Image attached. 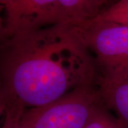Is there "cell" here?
<instances>
[{"mask_svg": "<svg viewBox=\"0 0 128 128\" xmlns=\"http://www.w3.org/2000/svg\"><path fill=\"white\" fill-rule=\"evenodd\" d=\"M8 102H9L8 98L5 94L0 82V118L2 116V114H5Z\"/></svg>", "mask_w": 128, "mask_h": 128, "instance_id": "30bf717a", "label": "cell"}, {"mask_svg": "<svg viewBox=\"0 0 128 128\" xmlns=\"http://www.w3.org/2000/svg\"><path fill=\"white\" fill-rule=\"evenodd\" d=\"M102 100L108 109L128 127V78L114 82L97 83Z\"/></svg>", "mask_w": 128, "mask_h": 128, "instance_id": "5b68a950", "label": "cell"}, {"mask_svg": "<svg viewBox=\"0 0 128 128\" xmlns=\"http://www.w3.org/2000/svg\"><path fill=\"white\" fill-rule=\"evenodd\" d=\"M102 105L98 85H88L48 105L25 109L21 121L29 128H85Z\"/></svg>", "mask_w": 128, "mask_h": 128, "instance_id": "3957f363", "label": "cell"}, {"mask_svg": "<svg viewBox=\"0 0 128 128\" xmlns=\"http://www.w3.org/2000/svg\"><path fill=\"white\" fill-rule=\"evenodd\" d=\"M94 19L121 24L128 27V2L121 0L109 6Z\"/></svg>", "mask_w": 128, "mask_h": 128, "instance_id": "8992f818", "label": "cell"}, {"mask_svg": "<svg viewBox=\"0 0 128 128\" xmlns=\"http://www.w3.org/2000/svg\"><path fill=\"white\" fill-rule=\"evenodd\" d=\"M4 6L0 3V44L8 37V33L5 25V19L3 16Z\"/></svg>", "mask_w": 128, "mask_h": 128, "instance_id": "9c48e42d", "label": "cell"}, {"mask_svg": "<svg viewBox=\"0 0 128 128\" xmlns=\"http://www.w3.org/2000/svg\"><path fill=\"white\" fill-rule=\"evenodd\" d=\"M108 110L105 105L100 107L92 116L85 128H107L112 116Z\"/></svg>", "mask_w": 128, "mask_h": 128, "instance_id": "ba28073f", "label": "cell"}, {"mask_svg": "<svg viewBox=\"0 0 128 128\" xmlns=\"http://www.w3.org/2000/svg\"><path fill=\"white\" fill-rule=\"evenodd\" d=\"M90 51L69 26L12 34L0 44V82L25 109L48 105L74 89L97 85Z\"/></svg>", "mask_w": 128, "mask_h": 128, "instance_id": "6da1fadb", "label": "cell"}, {"mask_svg": "<svg viewBox=\"0 0 128 128\" xmlns=\"http://www.w3.org/2000/svg\"><path fill=\"white\" fill-rule=\"evenodd\" d=\"M70 27L92 56L98 82H114L128 78V27L96 19Z\"/></svg>", "mask_w": 128, "mask_h": 128, "instance_id": "7a4b0ae2", "label": "cell"}, {"mask_svg": "<svg viewBox=\"0 0 128 128\" xmlns=\"http://www.w3.org/2000/svg\"><path fill=\"white\" fill-rule=\"evenodd\" d=\"M25 108L18 101L10 100L5 112L4 122L0 128H14L22 118Z\"/></svg>", "mask_w": 128, "mask_h": 128, "instance_id": "52a82bcc", "label": "cell"}, {"mask_svg": "<svg viewBox=\"0 0 128 128\" xmlns=\"http://www.w3.org/2000/svg\"><path fill=\"white\" fill-rule=\"evenodd\" d=\"M127 1H128V0H127Z\"/></svg>", "mask_w": 128, "mask_h": 128, "instance_id": "7c38bea8", "label": "cell"}, {"mask_svg": "<svg viewBox=\"0 0 128 128\" xmlns=\"http://www.w3.org/2000/svg\"><path fill=\"white\" fill-rule=\"evenodd\" d=\"M8 36L60 25L58 0H0Z\"/></svg>", "mask_w": 128, "mask_h": 128, "instance_id": "277c9868", "label": "cell"}, {"mask_svg": "<svg viewBox=\"0 0 128 128\" xmlns=\"http://www.w3.org/2000/svg\"><path fill=\"white\" fill-rule=\"evenodd\" d=\"M21 118L17 122V123L16 124V126L14 128H29L27 125H26L25 124H24L22 121H21Z\"/></svg>", "mask_w": 128, "mask_h": 128, "instance_id": "8fae6325", "label": "cell"}]
</instances>
